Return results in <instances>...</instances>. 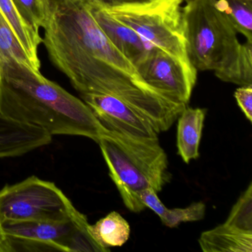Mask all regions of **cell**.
I'll use <instances>...</instances> for the list:
<instances>
[{
	"label": "cell",
	"mask_w": 252,
	"mask_h": 252,
	"mask_svg": "<svg viewBox=\"0 0 252 252\" xmlns=\"http://www.w3.org/2000/svg\"><path fill=\"white\" fill-rule=\"evenodd\" d=\"M42 42L50 60L82 95L125 101L156 130L167 129L180 104L147 85L135 65L106 37L84 0H52Z\"/></svg>",
	"instance_id": "6da1fadb"
},
{
	"label": "cell",
	"mask_w": 252,
	"mask_h": 252,
	"mask_svg": "<svg viewBox=\"0 0 252 252\" xmlns=\"http://www.w3.org/2000/svg\"><path fill=\"white\" fill-rule=\"evenodd\" d=\"M0 113L51 135H76L98 142L106 128L83 100L17 62L0 63Z\"/></svg>",
	"instance_id": "7a4b0ae2"
},
{
	"label": "cell",
	"mask_w": 252,
	"mask_h": 252,
	"mask_svg": "<svg viewBox=\"0 0 252 252\" xmlns=\"http://www.w3.org/2000/svg\"><path fill=\"white\" fill-rule=\"evenodd\" d=\"M189 60L197 70H212L222 82L252 85V42L241 44L237 31L215 0H193L183 7Z\"/></svg>",
	"instance_id": "3957f363"
},
{
	"label": "cell",
	"mask_w": 252,
	"mask_h": 252,
	"mask_svg": "<svg viewBox=\"0 0 252 252\" xmlns=\"http://www.w3.org/2000/svg\"><path fill=\"white\" fill-rule=\"evenodd\" d=\"M110 178L125 206L139 213L146 209L141 191H161L169 181L166 153L158 138H140L106 129L98 142Z\"/></svg>",
	"instance_id": "277c9868"
},
{
	"label": "cell",
	"mask_w": 252,
	"mask_h": 252,
	"mask_svg": "<svg viewBox=\"0 0 252 252\" xmlns=\"http://www.w3.org/2000/svg\"><path fill=\"white\" fill-rule=\"evenodd\" d=\"M83 214L63 221L0 222V252H108L91 235Z\"/></svg>",
	"instance_id": "5b68a950"
},
{
	"label": "cell",
	"mask_w": 252,
	"mask_h": 252,
	"mask_svg": "<svg viewBox=\"0 0 252 252\" xmlns=\"http://www.w3.org/2000/svg\"><path fill=\"white\" fill-rule=\"evenodd\" d=\"M183 2L184 0H156L139 6L104 10L153 46L192 65L187 54L181 11Z\"/></svg>",
	"instance_id": "8992f818"
},
{
	"label": "cell",
	"mask_w": 252,
	"mask_h": 252,
	"mask_svg": "<svg viewBox=\"0 0 252 252\" xmlns=\"http://www.w3.org/2000/svg\"><path fill=\"white\" fill-rule=\"evenodd\" d=\"M80 212L54 183L36 176L0 190V222L63 221Z\"/></svg>",
	"instance_id": "52a82bcc"
},
{
	"label": "cell",
	"mask_w": 252,
	"mask_h": 252,
	"mask_svg": "<svg viewBox=\"0 0 252 252\" xmlns=\"http://www.w3.org/2000/svg\"><path fill=\"white\" fill-rule=\"evenodd\" d=\"M141 79L175 102L187 105L197 81V70L153 47L135 65Z\"/></svg>",
	"instance_id": "ba28073f"
},
{
	"label": "cell",
	"mask_w": 252,
	"mask_h": 252,
	"mask_svg": "<svg viewBox=\"0 0 252 252\" xmlns=\"http://www.w3.org/2000/svg\"><path fill=\"white\" fill-rule=\"evenodd\" d=\"M101 125L109 130L140 138H158L150 121L122 100L106 94L81 95Z\"/></svg>",
	"instance_id": "9c48e42d"
},
{
	"label": "cell",
	"mask_w": 252,
	"mask_h": 252,
	"mask_svg": "<svg viewBox=\"0 0 252 252\" xmlns=\"http://www.w3.org/2000/svg\"><path fill=\"white\" fill-rule=\"evenodd\" d=\"M87 5L106 37L135 67L154 47L135 31L113 18L105 10L97 5Z\"/></svg>",
	"instance_id": "30bf717a"
},
{
	"label": "cell",
	"mask_w": 252,
	"mask_h": 252,
	"mask_svg": "<svg viewBox=\"0 0 252 252\" xmlns=\"http://www.w3.org/2000/svg\"><path fill=\"white\" fill-rule=\"evenodd\" d=\"M51 142L52 135L45 129L0 113V158L23 156Z\"/></svg>",
	"instance_id": "8fae6325"
},
{
	"label": "cell",
	"mask_w": 252,
	"mask_h": 252,
	"mask_svg": "<svg viewBox=\"0 0 252 252\" xmlns=\"http://www.w3.org/2000/svg\"><path fill=\"white\" fill-rule=\"evenodd\" d=\"M206 114L205 109L192 108L187 105L178 117V153L186 163L200 156L199 149Z\"/></svg>",
	"instance_id": "7c38bea8"
},
{
	"label": "cell",
	"mask_w": 252,
	"mask_h": 252,
	"mask_svg": "<svg viewBox=\"0 0 252 252\" xmlns=\"http://www.w3.org/2000/svg\"><path fill=\"white\" fill-rule=\"evenodd\" d=\"M198 243L204 252H252V232L223 222L202 233Z\"/></svg>",
	"instance_id": "4fadbf2b"
},
{
	"label": "cell",
	"mask_w": 252,
	"mask_h": 252,
	"mask_svg": "<svg viewBox=\"0 0 252 252\" xmlns=\"http://www.w3.org/2000/svg\"><path fill=\"white\" fill-rule=\"evenodd\" d=\"M140 198L146 208H149L160 218L162 223L169 228H176L183 222L201 220L206 215L203 202L191 203L186 208L168 209L159 198L158 192L149 188L141 191Z\"/></svg>",
	"instance_id": "5bb4252c"
},
{
	"label": "cell",
	"mask_w": 252,
	"mask_h": 252,
	"mask_svg": "<svg viewBox=\"0 0 252 252\" xmlns=\"http://www.w3.org/2000/svg\"><path fill=\"white\" fill-rule=\"evenodd\" d=\"M0 11L26 50L35 70L40 72L41 63L38 57V48L42 43V39L39 32L23 19L12 0H0Z\"/></svg>",
	"instance_id": "9a60e30c"
},
{
	"label": "cell",
	"mask_w": 252,
	"mask_h": 252,
	"mask_svg": "<svg viewBox=\"0 0 252 252\" xmlns=\"http://www.w3.org/2000/svg\"><path fill=\"white\" fill-rule=\"evenodd\" d=\"M89 231L94 239L105 249L120 247L129 240L130 225L119 213L113 211L107 216L89 225Z\"/></svg>",
	"instance_id": "2e32d148"
},
{
	"label": "cell",
	"mask_w": 252,
	"mask_h": 252,
	"mask_svg": "<svg viewBox=\"0 0 252 252\" xmlns=\"http://www.w3.org/2000/svg\"><path fill=\"white\" fill-rule=\"evenodd\" d=\"M215 4L237 33L252 42V0H215Z\"/></svg>",
	"instance_id": "e0dca14e"
},
{
	"label": "cell",
	"mask_w": 252,
	"mask_h": 252,
	"mask_svg": "<svg viewBox=\"0 0 252 252\" xmlns=\"http://www.w3.org/2000/svg\"><path fill=\"white\" fill-rule=\"evenodd\" d=\"M11 61L36 70L12 28L0 11V63Z\"/></svg>",
	"instance_id": "ac0fdd59"
},
{
	"label": "cell",
	"mask_w": 252,
	"mask_h": 252,
	"mask_svg": "<svg viewBox=\"0 0 252 252\" xmlns=\"http://www.w3.org/2000/svg\"><path fill=\"white\" fill-rule=\"evenodd\" d=\"M22 17L35 30L45 28L51 15L52 0H12Z\"/></svg>",
	"instance_id": "d6986e66"
},
{
	"label": "cell",
	"mask_w": 252,
	"mask_h": 252,
	"mask_svg": "<svg viewBox=\"0 0 252 252\" xmlns=\"http://www.w3.org/2000/svg\"><path fill=\"white\" fill-rule=\"evenodd\" d=\"M225 223L241 231L252 232V183L237 200Z\"/></svg>",
	"instance_id": "ffe728a7"
},
{
	"label": "cell",
	"mask_w": 252,
	"mask_h": 252,
	"mask_svg": "<svg viewBox=\"0 0 252 252\" xmlns=\"http://www.w3.org/2000/svg\"><path fill=\"white\" fill-rule=\"evenodd\" d=\"M239 107L250 123L252 122V85L240 86L234 94Z\"/></svg>",
	"instance_id": "44dd1931"
},
{
	"label": "cell",
	"mask_w": 252,
	"mask_h": 252,
	"mask_svg": "<svg viewBox=\"0 0 252 252\" xmlns=\"http://www.w3.org/2000/svg\"><path fill=\"white\" fill-rule=\"evenodd\" d=\"M91 5H97L104 9L139 6L155 2L156 0H84Z\"/></svg>",
	"instance_id": "7402d4cb"
},
{
	"label": "cell",
	"mask_w": 252,
	"mask_h": 252,
	"mask_svg": "<svg viewBox=\"0 0 252 252\" xmlns=\"http://www.w3.org/2000/svg\"><path fill=\"white\" fill-rule=\"evenodd\" d=\"M185 1V2H189V1H193V0H184V2Z\"/></svg>",
	"instance_id": "603a6c76"
}]
</instances>
